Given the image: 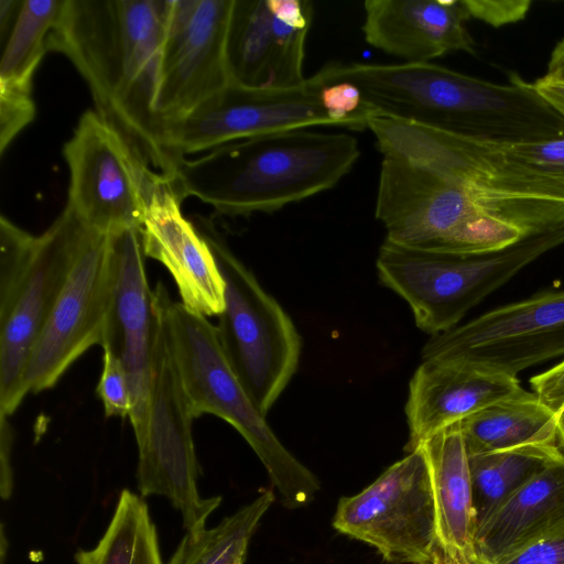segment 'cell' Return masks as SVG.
Segmentation results:
<instances>
[{
    "instance_id": "cell-9",
    "label": "cell",
    "mask_w": 564,
    "mask_h": 564,
    "mask_svg": "<svg viewBox=\"0 0 564 564\" xmlns=\"http://www.w3.org/2000/svg\"><path fill=\"white\" fill-rule=\"evenodd\" d=\"M155 332L148 423L138 445V487L142 496L166 497L181 512L191 534L206 529L221 497L203 498L197 489L198 464L191 411L172 354L164 311L153 290Z\"/></svg>"
},
{
    "instance_id": "cell-1",
    "label": "cell",
    "mask_w": 564,
    "mask_h": 564,
    "mask_svg": "<svg viewBox=\"0 0 564 564\" xmlns=\"http://www.w3.org/2000/svg\"><path fill=\"white\" fill-rule=\"evenodd\" d=\"M170 0H64L47 51L65 55L106 120L153 171L171 178L154 111Z\"/></svg>"
},
{
    "instance_id": "cell-25",
    "label": "cell",
    "mask_w": 564,
    "mask_h": 564,
    "mask_svg": "<svg viewBox=\"0 0 564 564\" xmlns=\"http://www.w3.org/2000/svg\"><path fill=\"white\" fill-rule=\"evenodd\" d=\"M75 560L77 564H162L156 530L145 502L123 490L98 544L78 551Z\"/></svg>"
},
{
    "instance_id": "cell-26",
    "label": "cell",
    "mask_w": 564,
    "mask_h": 564,
    "mask_svg": "<svg viewBox=\"0 0 564 564\" xmlns=\"http://www.w3.org/2000/svg\"><path fill=\"white\" fill-rule=\"evenodd\" d=\"M64 0H24L0 62V90L31 94Z\"/></svg>"
},
{
    "instance_id": "cell-4",
    "label": "cell",
    "mask_w": 564,
    "mask_h": 564,
    "mask_svg": "<svg viewBox=\"0 0 564 564\" xmlns=\"http://www.w3.org/2000/svg\"><path fill=\"white\" fill-rule=\"evenodd\" d=\"M375 214L386 239L458 256L497 251L539 232L527 227L520 198L391 154H382Z\"/></svg>"
},
{
    "instance_id": "cell-31",
    "label": "cell",
    "mask_w": 564,
    "mask_h": 564,
    "mask_svg": "<svg viewBox=\"0 0 564 564\" xmlns=\"http://www.w3.org/2000/svg\"><path fill=\"white\" fill-rule=\"evenodd\" d=\"M498 564H564V521Z\"/></svg>"
},
{
    "instance_id": "cell-17",
    "label": "cell",
    "mask_w": 564,
    "mask_h": 564,
    "mask_svg": "<svg viewBox=\"0 0 564 564\" xmlns=\"http://www.w3.org/2000/svg\"><path fill=\"white\" fill-rule=\"evenodd\" d=\"M108 235L112 284L100 346L120 360L127 373L129 419L139 445L148 423L155 332L153 290L147 280L141 229L127 228Z\"/></svg>"
},
{
    "instance_id": "cell-12",
    "label": "cell",
    "mask_w": 564,
    "mask_h": 564,
    "mask_svg": "<svg viewBox=\"0 0 564 564\" xmlns=\"http://www.w3.org/2000/svg\"><path fill=\"white\" fill-rule=\"evenodd\" d=\"M564 356V289L545 290L431 336L422 360L451 361L517 377Z\"/></svg>"
},
{
    "instance_id": "cell-5",
    "label": "cell",
    "mask_w": 564,
    "mask_h": 564,
    "mask_svg": "<svg viewBox=\"0 0 564 564\" xmlns=\"http://www.w3.org/2000/svg\"><path fill=\"white\" fill-rule=\"evenodd\" d=\"M160 297L178 376L195 419L216 415L251 446L263 464L281 502L289 509L311 502L321 489L317 477L280 442L231 368L217 327L205 316L174 302L162 282Z\"/></svg>"
},
{
    "instance_id": "cell-3",
    "label": "cell",
    "mask_w": 564,
    "mask_h": 564,
    "mask_svg": "<svg viewBox=\"0 0 564 564\" xmlns=\"http://www.w3.org/2000/svg\"><path fill=\"white\" fill-rule=\"evenodd\" d=\"M359 156L358 140L349 133L283 130L231 141L197 159L183 158L172 183L183 199L194 196L218 215L249 217L333 188Z\"/></svg>"
},
{
    "instance_id": "cell-14",
    "label": "cell",
    "mask_w": 564,
    "mask_h": 564,
    "mask_svg": "<svg viewBox=\"0 0 564 564\" xmlns=\"http://www.w3.org/2000/svg\"><path fill=\"white\" fill-rule=\"evenodd\" d=\"M112 284L109 235L85 226L66 282L34 347L29 392L53 388L86 350L101 345Z\"/></svg>"
},
{
    "instance_id": "cell-32",
    "label": "cell",
    "mask_w": 564,
    "mask_h": 564,
    "mask_svg": "<svg viewBox=\"0 0 564 564\" xmlns=\"http://www.w3.org/2000/svg\"><path fill=\"white\" fill-rule=\"evenodd\" d=\"M469 19L480 20L499 28L523 20L531 0H462Z\"/></svg>"
},
{
    "instance_id": "cell-35",
    "label": "cell",
    "mask_w": 564,
    "mask_h": 564,
    "mask_svg": "<svg viewBox=\"0 0 564 564\" xmlns=\"http://www.w3.org/2000/svg\"><path fill=\"white\" fill-rule=\"evenodd\" d=\"M536 91L564 117V83L543 76L533 83Z\"/></svg>"
},
{
    "instance_id": "cell-8",
    "label": "cell",
    "mask_w": 564,
    "mask_h": 564,
    "mask_svg": "<svg viewBox=\"0 0 564 564\" xmlns=\"http://www.w3.org/2000/svg\"><path fill=\"white\" fill-rule=\"evenodd\" d=\"M373 135L381 154L507 194L564 200V138L491 141L390 117L376 122Z\"/></svg>"
},
{
    "instance_id": "cell-24",
    "label": "cell",
    "mask_w": 564,
    "mask_h": 564,
    "mask_svg": "<svg viewBox=\"0 0 564 564\" xmlns=\"http://www.w3.org/2000/svg\"><path fill=\"white\" fill-rule=\"evenodd\" d=\"M564 451L546 446L468 455L476 530L519 487Z\"/></svg>"
},
{
    "instance_id": "cell-18",
    "label": "cell",
    "mask_w": 564,
    "mask_h": 564,
    "mask_svg": "<svg viewBox=\"0 0 564 564\" xmlns=\"http://www.w3.org/2000/svg\"><path fill=\"white\" fill-rule=\"evenodd\" d=\"M182 202L169 178L156 183L141 227L143 252L169 270L188 311L218 316L225 306V282L208 243L183 216Z\"/></svg>"
},
{
    "instance_id": "cell-33",
    "label": "cell",
    "mask_w": 564,
    "mask_h": 564,
    "mask_svg": "<svg viewBox=\"0 0 564 564\" xmlns=\"http://www.w3.org/2000/svg\"><path fill=\"white\" fill-rule=\"evenodd\" d=\"M533 393L564 417V359L530 379Z\"/></svg>"
},
{
    "instance_id": "cell-36",
    "label": "cell",
    "mask_w": 564,
    "mask_h": 564,
    "mask_svg": "<svg viewBox=\"0 0 564 564\" xmlns=\"http://www.w3.org/2000/svg\"><path fill=\"white\" fill-rule=\"evenodd\" d=\"M23 1L20 0H0V26L1 37L10 29V32L17 21Z\"/></svg>"
},
{
    "instance_id": "cell-27",
    "label": "cell",
    "mask_w": 564,
    "mask_h": 564,
    "mask_svg": "<svg viewBox=\"0 0 564 564\" xmlns=\"http://www.w3.org/2000/svg\"><path fill=\"white\" fill-rule=\"evenodd\" d=\"M274 500L272 489L263 490L216 527L186 532L167 564H243L249 542Z\"/></svg>"
},
{
    "instance_id": "cell-13",
    "label": "cell",
    "mask_w": 564,
    "mask_h": 564,
    "mask_svg": "<svg viewBox=\"0 0 564 564\" xmlns=\"http://www.w3.org/2000/svg\"><path fill=\"white\" fill-rule=\"evenodd\" d=\"M313 75L301 86L261 89L229 84L185 117L165 124L161 144L173 173L187 154L275 131L335 126Z\"/></svg>"
},
{
    "instance_id": "cell-30",
    "label": "cell",
    "mask_w": 564,
    "mask_h": 564,
    "mask_svg": "<svg viewBox=\"0 0 564 564\" xmlns=\"http://www.w3.org/2000/svg\"><path fill=\"white\" fill-rule=\"evenodd\" d=\"M35 117V105L31 94L0 90V152Z\"/></svg>"
},
{
    "instance_id": "cell-20",
    "label": "cell",
    "mask_w": 564,
    "mask_h": 564,
    "mask_svg": "<svg viewBox=\"0 0 564 564\" xmlns=\"http://www.w3.org/2000/svg\"><path fill=\"white\" fill-rule=\"evenodd\" d=\"M366 42L403 63H431L447 53L476 54L462 0H367Z\"/></svg>"
},
{
    "instance_id": "cell-37",
    "label": "cell",
    "mask_w": 564,
    "mask_h": 564,
    "mask_svg": "<svg viewBox=\"0 0 564 564\" xmlns=\"http://www.w3.org/2000/svg\"><path fill=\"white\" fill-rule=\"evenodd\" d=\"M545 76L564 83V39L553 48Z\"/></svg>"
},
{
    "instance_id": "cell-19",
    "label": "cell",
    "mask_w": 564,
    "mask_h": 564,
    "mask_svg": "<svg viewBox=\"0 0 564 564\" xmlns=\"http://www.w3.org/2000/svg\"><path fill=\"white\" fill-rule=\"evenodd\" d=\"M528 391L517 377L440 360H422L409 384L406 451L499 401Z\"/></svg>"
},
{
    "instance_id": "cell-34",
    "label": "cell",
    "mask_w": 564,
    "mask_h": 564,
    "mask_svg": "<svg viewBox=\"0 0 564 564\" xmlns=\"http://www.w3.org/2000/svg\"><path fill=\"white\" fill-rule=\"evenodd\" d=\"M8 417L0 414V494L6 500L11 497L13 489V471L11 467L13 429Z\"/></svg>"
},
{
    "instance_id": "cell-7",
    "label": "cell",
    "mask_w": 564,
    "mask_h": 564,
    "mask_svg": "<svg viewBox=\"0 0 564 564\" xmlns=\"http://www.w3.org/2000/svg\"><path fill=\"white\" fill-rule=\"evenodd\" d=\"M193 224L208 243L225 282L217 332L223 350L259 412L267 417L296 372L302 338L280 303L232 253L213 224Z\"/></svg>"
},
{
    "instance_id": "cell-2",
    "label": "cell",
    "mask_w": 564,
    "mask_h": 564,
    "mask_svg": "<svg viewBox=\"0 0 564 564\" xmlns=\"http://www.w3.org/2000/svg\"><path fill=\"white\" fill-rule=\"evenodd\" d=\"M323 85L356 86L373 116L491 141L564 138V117L518 74L506 84L471 77L434 63L330 62L315 75Z\"/></svg>"
},
{
    "instance_id": "cell-16",
    "label": "cell",
    "mask_w": 564,
    "mask_h": 564,
    "mask_svg": "<svg viewBox=\"0 0 564 564\" xmlns=\"http://www.w3.org/2000/svg\"><path fill=\"white\" fill-rule=\"evenodd\" d=\"M310 0H234L226 63L230 84L289 89L305 83Z\"/></svg>"
},
{
    "instance_id": "cell-15",
    "label": "cell",
    "mask_w": 564,
    "mask_h": 564,
    "mask_svg": "<svg viewBox=\"0 0 564 564\" xmlns=\"http://www.w3.org/2000/svg\"><path fill=\"white\" fill-rule=\"evenodd\" d=\"M232 6L234 0H170L154 102L161 130L230 84L226 42Z\"/></svg>"
},
{
    "instance_id": "cell-23",
    "label": "cell",
    "mask_w": 564,
    "mask_h": 564,
    "mask_svg": "<svg viewBox=\"0 0 564 564\" xmlns=\"http://www.w3.org/2000/svg\"><path fill=\"white\" fill-rule=\"evenodd\" d=\"M460 430L468 455L527 446L564 451V417L529 391L473 414Z\"/></svg>"
},
{
    "instance_id": "cell-10",
    "label": "cell",
    "mask_w": 564,
    "mask_h": 564,
    "mask_svg": "<svg viewBox=\"0 0 564 564\" xmlns=\"http://www.w3.org/2000/svg\"><path fill=\"white\" fill-rule=\"evenodd\" d=\"M333 527L391 564H441L429 467L419 446L360 492L339 499Z\"/></svg>"
},
{
    "instance_id": "cell-28",
    "label": "cell",
    "mask_w": 564,
    "mask_h": 564,
    "mask_svg": "<svg viewBox=\"0 0 564 564\" xmlns=\"http://www.w3.org/2000/svg\"><path fill=\"white\" fill-rule=\"evenodd\" d=\"M322 101L335 127L368 129V118L373 115L364 104L359 89L352 84L341 82L324 86Z\"/></svg>"
},
{
    "instance_id": "cell-22",
    "label": "cell",
    "mask_w": 564,
    "mask_h": 564,
    "mask_svg": "<svg viewBox=\"0 0 564 564\" xmlns=\"http://www.w3.org/2000/svg\"><path fill=\"white\" fill-rule=\"evenodd\" d=\"M564 521V454L511 494L476 530L479 564H498Z\"/></svg>"
},
{
    "instance_id": "cell-29",
    "label": "cell",
    "mask_w": 564,
    "mask_h": 564,
    "mask_svg": "<svg viewBox=\"0 0 564 564\" xmlns=\"http://www.w3.org/2000/svg\"><path fill=\"white\" fill-rule=\"evenodd\" d=\"M97 394L102 402L107 417L129 416L131 397L128 377L120 360L108 349H104L102 370L97 386Z\"/></svg>"
},
{
    "instance_id": "cell-11",
    "label": "cell",
    "mask_w": 564,
    "mask_h": 564,
    "mask_svg": "<svg viewBox=\"0 0 564 564\" xmlns=\"http://www.w3.org/2000/svg\"><path fill=\"white\" fill-rule=\"evenodd\" d=\"M63 155L69 171L66 207L86 227L106 235L141 229L149 197L165 176L149 167L96 110L82 115Z\"/></svg>"
},
{
    "instance_id": "cell-6",
    "label": "cell",
    "mask_w": 564,
    "mask_h": 564,
    "mask_svg": "<svg viewBox=\"0 0 564 564\" xmlns=\"http://www.w3.org/2000/svg\"><path fill=\"white\" fill-rule=\"evenodd\" d=\"M84 228L68 207L40 236L0 218V414L12 415L29 393L28 367Z\"/></svg>"
},
{
    "instance_id": "cell-21",
    "label": "cell",
    "mask_w": 564,
    "mask_h": 564,
    "mask_svg": "<svg viewBox=\"0 0 564 564\" xmlns=\"http://www.w3.org/2000/svg\"><path fill=\"white\" fill-rule=\"evenodd\" d=\"M419 446L430 471L441 564H476L469 456L460 422Z\"/></svg>"
}]
</instances>
